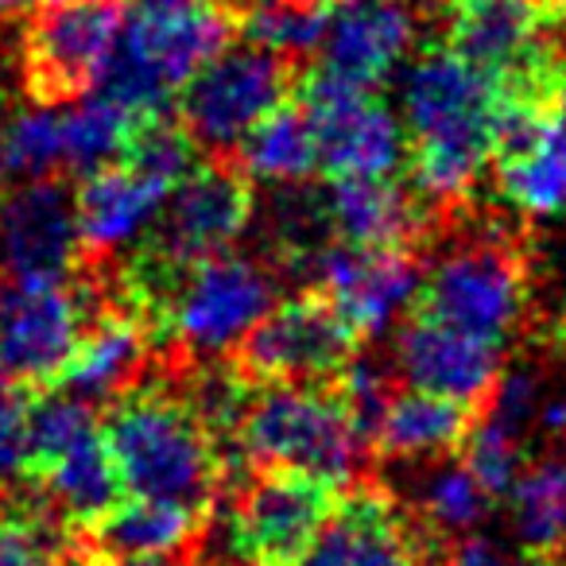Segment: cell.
<instances>
[{
  "label": "cell",
  "mask_w": 566,
  "mask_h": 566,
  "mask_svg": "<svg viewBox=\"0 0 566 566\" xmlns=\"http://www.w3.org/2000/svg\"><path fill=\"white\" fill-rule=\"evenodd\" d=\"M408 4H450V0H408Z\"/></svg>",
  "instance_id": "44"
},
{
  "label": "cell",
  "mask_w": 566,
  "mask_h": 566,
  "mask_svg": "<svg viewBox=\"0 0 566 566\" xmlns=\"http://www.w3.org/2000/svg\"><path fill=\"white\" fill-rule=\"evenodd\" d=\"M244 365L272 385H323L354 357V331L315 295L275 300V307L244 338Z\"/></svg>",
  "instance_id": "17"
},
{
  "label": "cell",
  "mask_w": 566,
  "mask_h": 566,
  "mask_svg": "<svg viewBox=\"0 0 566 566\" xmlns=\"http://www.w3.org/2000/svg\"><path fill=\"white\" fill-rule=\"evenodd\" d=\"M241 24L249 43L280 59H295L318 48L326 17L315 0H249Z\"/></svg>",
  "instance_id": "32"
},
{
  "label": "cell",
  "mask_w": 566,
  "mask_h": 566,
  "mask_svg": "<svg viewBox=\"0 0 566 566\" xmlns=\"http://www.w3.org/2000/svg\"><path fill=\"white\" fill-rule=\"evenodd\" d=\"M195 4H206V0H136V9H148V12H171V9H195Z\"/></svg>",
  "instance_id": "38"
},
{
  "label": "cell",
  "mask_w": 566,
  "mask_h": 566,
  "mask_svg": "<svg viewBox=\"0 0 566 566\" xmlns=\"http://www.w3.org/2000/svg\"><path fill=\"white\" fill-rule=\"evenodd\" d=\"M292 86L287 59L244 43L221 48L179 94L182 133L195 148L237 151V144L260 125L272 109H280Z\"/></svg>",
  "instance_id": "10"
},
{
  "label": "cell",
  "mask_w": 566,
  "mask_h": 566,
  "mask_svg": "<svg viewBox=\"0 0 566 566\" xmlns=\"http://www.w3.org/2000/svg\"><path fill=\"white\" fill-rule=\"evenodd\" d=\"M125 28L120 0H55L35 12L20 43V74L32 102L63 105L97 90Z\"/></svg>",
  "instance_id": "8"
},
{
  "label": "cell",
  "mask_w": 566,
  "mask_h": 566,
  "mask_svg": "<svg viewBox=\"0 0 566 566\" xmlns=\"http://www.w3.org/2000/svg\"><path fill=\"white\" fill-rule=\"evenodd\" d=\"M447 566H539V555L524 547H504L496 539H462Z\"/></svg>",
  "instance_id": "36"
},
{
  "label": "cell",
  "mask_w": 566,
  "mask_h": 566,
  "mask_svg": "<svg viewBox=\"0 0 566 566\" xmlns=\"http://www.w3.org/2000/svg\"><path fill=\"white\" fill-rule=\"evenodd\" d=\"M489 504H493V496L485 493V485L473 478L465 462H439L434 458V465L419 473L416 489H411V509L431 539L462 543L478 535V527L489 516Z\"/></svg>",
  "instance_id": "28"
},
{
  "label": "cell",
  "mask_w": 566,
  "mask_h": 566,
  "mask_svg": "<svg viewBox=\"0 0 566 566\" xmlns=\"http://www.w3.org/2000/svg\"><path fill=\"white\" fill-rule=\"evenodd\" d=\"M315 4H346V0H315Z\"/></svg>",
  "instance_id": "45"
},
{
  "label": "cell",
  "mask_w": 566,
  "mask_h": 566,
  "mask_svg": "<svg viewBox=\"0 0 566 566\" xmlns=\"http://www.w3.org/2000/svg\"><path fill=\"white\" fill-rule=\"evenodd\" d=\"M543 4H547V12L555 17V24L566 28V0H543Z\"/></svg>",
  "instance_id": "42"
},
{
  "label": "cell",
  "mask_w": 566,
  "mask_h": 566,
  "mask_svg": "<svg viewBox=\"0 0 566 566\" xmlns=\"http://www.w3.org/2000/svg\"><path fill=\"white\" fill-rule=\"evenodd\" d=\"M40 0H0V20H17L24 12H32Z\"/></svg>",
  "instance_id": "39"
},
{
  "label": "cell",
  "mask_w": 566,
  "mask_h": 566,
  "mask_svg": "<svg viewBox=\"0 0 566 566\" xmlns=\"http://www.w3.org/2000/svg\"><path fill=\"white\" fill-rule=\"evenodd\" d=\"M496 190L524 221L566 218V125L539 97H509L496 117Z\"/></svg>",
  "instance_id": "16"
},
{
  "label": "cell",
  "mask_w": 566,
  "mask_h": 566,
  "mask_svg": "<svg viewBox=\"0 0 566 566\" xmlns=\"http://www.w3.org/2000/svg\"><path fill=\"white\" fill-rule=\"evenodd\" d=\"M97 547L113 558H167L190 547L198 532V512L182 504L128 496L117 501L94 524Z\"/></svg>",
  "instance_id": "26"
},
{
  "label": "cell",
  "mask_w": 566,
  "mask_h": 566,
  "mask_svg": "<svg viewBox=\"0 0 566 566\" xmlns=\"http://www.w3.org/2000/svg\"><path fill=\"white\" fill-rule=\"evenodd\" d=\"M307 275L318 283L323 300L338 311L354 338H380L408 318L419 300L423 272L403 249L385 244L326 241L307 260Z\"/></svg>",
  "instance_id": "15"
},
{
  "label": "cell",
  "mask_w": 566,
  "mask_h": 566,
  "mask_svg": "<svg viewBox=\"0 0 566 566\" xmlns=\"http://www.w3.org/2000/svg\"><path fill=\"white\" fill-rule=\"evenodd\" d=\"M63 164V109L59 105H28L9 109L0 125V187L28 179H55Z\"/></svg>",
  "instance_id": "30"
},
{
  "label": "cell",
  "mask_w": 566,
  "mask_h": 566,
  "mask_svg": "<svg viewBox=\"0 0 566 566\" xmlns=\"http://www.w3.org/2000/svg\"><path fill=\"white\" fill-rule=\"evenodd\" d=\"M144 120L128 113L109 94L86 97V102L63 109V164L66 171H94L113 159H120L133 144L136 128Z\"/></svg>",
  "instance_id": "31"
},
{
  "label": "cell",
  "mask_w": 566,
  "mask_h": 566,
  "mask_svg": "<svg viewBox=\"0 0 566 566\" xmlns=\"http://www.w3.org/2000/svg\"><path fill=\"white\" fill-rule=\"evenodd\" d=\"M563 547H566V520H563Z\"/></svg>",
  "instance_id": "46"
},
{
  "label": "cell",
  "mask_w": 566,
  "mask_h": 566,
  "mask_svg": "<svg viewBox=\"0 0 566 566\" xmlns=\"http://www.w3.org/2000/svg\"><path fill=\"white\" fill-rule=\"evenodd\" d=\"M400 71L396 117L411 148V179L431 202H462L493 159L501 86L454 48H427Z\"/></svg>",
  "instance_id": "1"
},
{
  "label": "cell",
  "mask_w": 566,
  "mask_h": 566,
  "mask_svg": "<svg viewBox=\"0 0 566 566\" xmlns=\"http://www.w3.org/2000/svg\"><path fill=\"white\" fill-rule=\"evenodd\" d=\"M547 427L558 434H566V388L551 400V411H547Z\"/></svg>",
  "instance_id": "37"
},
{
  "label": "cell",
  "mask_w": 566,
  "mask_h": 566,
  "mask_svg": "<svg viewBox=\"0 0 566 566\" xmlns=\"http://www.w3.org/2000/svg\"><path fill=\"white\" fill-rule=\"evenodd\" d=\"M450 48L509 97L551 82V12L543 0H450Z\"/></svg>",
  "instance_id": "11"
},
{
  "label": "cell",
  "mask_w": 566,
  "mask_h": 566,
  "mask_svg": "<svg viewBox=\"0 0 566 566\" xmlns=\"http://www.w3.org/2000/svg\"><path fill=\"white\" fill-rule=\"evenodd\" d=\"M182 400L190 403V411H195L210 431H229V427H237V419H241L249 396H244V380L237 377L233 369L206 365Z\"/></svg>",
  "instance_id": "34"
},
{
  "label": "cell",
  "mask_w": 566,
  "mask_h": 566,
  "mask_svg": "<svg viewBox=\"0 0 566 566\" xmlns=\"http://www.w3.org/2000/svg\"><path fill=\"white\" fill-rule=\"evenodd\" d=\"M555 86H558V117H563V125H566V71L558 74Z\"/></svg>",
  "instance_id": "43"
},
{
  "label": "cell",
  "mask_w": 566,
  "mask_h": 566,
  "mask_svg": "<svg viewBox=\"0 0 566 566\" xmlns=\"http://www.w3.org/2000/svg\"><path fill=\"white\" fill-rule=\"evenodd\" d=\"M233 431L249 462L326 489L354 481L365 458L361 423L342 396L318 385H272L249 396Z\"/></svg>",
  "instance_id": "4"
},
{
  "label": "cell",
  "mask_w": 566,
  "mask_h": 566,
  "mask_svg": "<svg viewBox=\"0 0 566 566\" xmlns=\"http://www.w3.org/2000/svg\"><path fill=\"white\" fill-rule=\"evenodd\" d=\"M252 226V190L249 179L226 167H190L148 237L144 280H156L175 268H187L213 252L233 249Z\"/></svg>",
  "instance_id": "12"
},
{
  "label": "cell",
  "mask_w": 566,
  "mask_h": 566,
  "mask_svg": "<svg viewBox=\"0 0 566 566\" xmlns=\"http://www.w3.org/2000/svg\"><path fill=\"white\" fill-rule=\"evenodd\" d=\"M555 331H558V338L566 342V275H563V283H558V295H555Z\"/></svg>",
  "instance_id": "40"
},
{
  "label": "cell",
  "mask_w": 566,
  "mask_h": 566,
  "mask_svg": "<svg viewBox=\"0 0 566 566\" xmlns=\"http://www.w3.org/2000/svg\"><path fill=\"white\" fill-rule=\"evenodd\" d=\"M175 182L179 179L148 167L133 151L86 171L82 187L74 190V221H78L82 252L117 256V252L148 241Z\"/></svg>",
  "instance_id": "19"
},
{
  "label": "cell",
  "mask_w": 566,
  "mask_h": 566,
  "mask_svg": "<svg viewBox=\"0 0 566 566\" xmlns=\"http://www.w3.org/2000/svg\"><path fill=\"white\" fill-rule=\"evenodd\" d=\"M28 408L32 400L24 396V388L0 377V493H9L12 481L24 478Z\"/></svg>",
  "instance_id": "35"
},
{
  "label": "cell",
  "mask_w": 566,
  "mask_h": 566,
  "mask_svg": "<svg viewBox=\"0 0 566 566\" xmlns=\"http://www.w3.org/2000/svg\"><path fill=\"white\" fill-rule=\"evenodd\" d=\"M520 547L532 555H555L563 551V520H566V458H539L516 473L504 493Z\"/></svg>",
  "instance_id": "29"
},
{
  "label": "cell",
  "mask_w": 566,
  "mask_h": 566,
  "mask_svg": "<svg viewBox=\"0 0 566 566\" xmlns=\"http://www.w3.org/2000/svg\"><path fill=\"white\" fill-rule=\"evenodd\" d=\"M396 369L411 388L470 408L493 392L501 377V346L423 311L396 338Z\"/></svg>",
  "instance_id": "21"
},
{
  "label": "cell",
  "mask_w": 566,
  "mask_h": 566,
  "mask_svg": "<svg viewBox=\"0 0 566 566\" xmlns=\"http://www.w3.org/2000/svg\"><path fill=\"white\" fill-rule=\"evenodd\" d=\"M90 318V292L71 280L0 283V377L20 388L59 380Z\"/></svg>",
  "instance_id": "14"
},
{
  "label": "cell",
  "mask_w": 566,
  "mask_h": 566,
  "mask_svg": "<svg viewBox=\"0 0 566 566\" xmlns=\"http://www.w3.org/2000/svg\"><path fill=\"white\" fill-rule=\"evenodd\" d=\"M323 198V218L334 241L346 244H385L403 249L416 237L423 210L408 187L392 175H361V179H334Z\"/></svg>",
  "instance_id": "23"
},
{
  "label": "cell",
  "mask_w": 566,
  "mask_h": 566,
  "mask_svg": "<svg viewBox=\"0 0 566 566\" xmlns=\"http://www.w3.org/2000/svg\"><path fill=\"white\" fill-rule=\"evenodd\" d=\"M102 431L117 465L120 493L182 504L190 512L210 504L221 458L213 431L182 396L133 385L117 396Z\"/></svg>",
  "instance_id": "2"
},
{
  "label": "cell",
  "mask_w": 566,
  "mask_h": 566,
  "mask_svg": "<svg viewBox=\"0 0 566 566\" xmlns=\"http://www.w3.org/2000/svg\"><path fill=\"white\" fill-rule=\"evenodd\" d=\"M470 431V416L462 403L442 400L423 388L388 392L369 423V439L396 462H434L450 454Z\"/></svg>",
  "instance_id": "25"
},
{
  "label": "cell",
  "mask_w": 566,
  "mask_h": 566,
  "mask_svg": "<svg viewBox=\"0 0 566 566\" xmlns=\"http://www.w3.org/2000/svg\"><path fill=\"white\" fill-rule=\"evenodd\" d=\"M462 442H465V465H470V473L485 485V493L493 501L509 493L516 473L527 465V447H532V439L496 423L493 416H485L478 427H470Z\"/></svg>",
  "instance_id": "33"
},
{
  "label": "cell",
  "mask_w": 566,
  "mask_h": 566,
  "mask_svg": "<svg viewBox=\"0 0 566 566\" xmlns=\"http://www.w3.org/2000/svg\"><path fill=\"white\" fill-rule=\"evenodd\" d=\"M113 566H187V563H179L175 555H167V558H117Z\"/></svg>",
  "instance_id": "41"
},
{
  "label": "cell",
  "mask_w": 566,
  "mask_h": 566,
  "mask_svg": "<svg viewBox=\"0 0 566 566\" xmlns=\"http://www.w3.org/2000/svg\"><path fill=\"white\" fill-rule=\"evenodd\" d=\"M419 300L427 315L504 346L524 326L532 287L520 252L501 237L478 233L447 244L431 260Z\"/></svg>",
  "instance_id": "7"
},
{
  "label": "cell",
  "mask_w": 566,
  "mask_h": 566,
  "mask_svg": "<svg viewBox=\"0 0 566 566\" xmlns=\"http://www.w3.org/2000/svg\"><path fill=\"white\" fill-rule=\"evenodd\" d=\"M82 256L74 195L59 179L0 190V272L12 283H63Z\"/></svg>",
  "instance_id": "18"
},
{
  "label": "cell",
  "mask_w": 566,
  "mask_h": 566,
  "mask_svg": "<svg viewBox=\"0 0 566 566\" xmlns=\"http://www.w3.org/2000/svg\"><path fill=\"white\" fill-rule=\"evenodd\" d=\"M331 489L300 473L268 470L229 516L210 527V566H295L331 512Z\"/></svg>",
  "instance_id": "9"
},
{
  "label": "cell",
  "mask_w": 566,
  "mask_h": 566,
  "mask_svg": "<svg viewBox=\"0 0 566 566\" xmlns=\"http://www.w3.org/2000/svg\"><path fill=\"white\" fill-rule=\"evenodd\" d=\"M419 20L408 0H346L326 17L318 55L323 74L349 86L377 90L416 51Z\"/></svg>",
  "instance_id": "20"
},
{
  "label": "cell",
  "mask_w": 566,
  "mask_h": 566,
  "mask_svg": "<svg viewBox=\"0 0 566 566\" xmlns=\"http://www.w3.org/2000/svg\"><path fill=\"white\" fill-rule=\"evenodd\" d=\"M311 136H315L318 171L331 179L396 175L408 156L403 125L373 90L349 86L318 71L303 94Z\"/></svg>",
  "instance_id": "13"
},
{
  "label": "cell",
  "mask_w": 566,
  "mask_h": 566,
  "mask_svg": "<svg viewBox=\"0 0 566 566\" xmlns=\"http://www.w3.org/2000/svg\"><path fill=\"white\" fill-rule=\"evenodd\" d=\"M226 40L229 20L210 4L171 12L136 9V17L120 28L117 51L97 90L140 120H156L195 78L198 66L226 48Z\"/></svg>",
  "instance_id": "5"
},
{
  "label": "cell",
  "mask_w": 566,
  "mask_h": 566,
  "mask_svg": "<svg viewBox=\"0 0 566 566\" xmlns=\"http://www.w3.org/2000/svg\"><path fill=\"white\" fill-rule=\"evenodd\" d=\"M295 566H419V543L392 501L380 493H354L331 504Z\"/></svg>",
  "instance_id": "22"
},
{
  "label": "cell",
  "mask_w": 566,
  "mask_h": 566,
  "mask_svg": "<svg viewBox=\"0 0 566 566\" xmlns=\"http://www.w3.org/2000/svg\"><path fill=\"white\" fill-rule=\"evenodd\" d=\"M275 272L249 252H213L187 268L144 280L164 334L195 357H226L244 346L280 300Z\"/></svg>",
  "instance_id": "3"
},
{
  "label": "cell",
  "mask_w": 566,
  "mask_h": 566,
  "mask_svg": "<svg viewBox=\"0 0 566 566\" xmlns=\"http://www.w3.org/2000/svg\"><path fill=\"white\" fill-rule=\"evenodd\" d=\"M144 365H148V331L140 318L125 311H102L86 323L59 380H66V388L86 403L117 400L140 380Z\"/></svg>",
  "instance_id": "24"
},
{
  "label": "cell",
  "mask_w": 566,
  "mask_h": 566,
  "mask_svg": "<svg viewBox=\"0 0 566 566\" xmlns=\"http://www.w3.org/2000/svg\"><path fill=\"white\" fill-rule=\"evenodd\" d=\"M24 478L43 485L59 516L94 527L120 501L105 431L78 396H43L28 408Z\"/></svg>",
  "instance_id": "6"
},
{
  "label": "cell",
  "mask_w": 566,
  "mask_h": 566,
  "mask_svg": "<svg viewBox=\"0 0 566 566\" xmlns=\"http://www.w3.org/2000/svg\"><path fill=\"white\" fill-rule=\"evenodd\" d=\"M237 156H241V171L249 182L260 187H303L311 175L318 171V151L315 136H311L307 113L292 109V105H280L272 109L241 144H237Z\"/></svg>",
  "instance_id": "27"
}]
</instances>
